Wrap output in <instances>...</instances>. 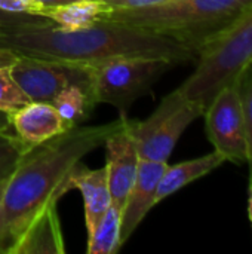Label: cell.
<instances>
[{"mask_svg": "<svg viewBox=\"0 0 252 254\" xmlns=\"http://www.w3.org/2000/svg\"><path fill=\"white\" fill-rule=\"evenodd\" d=\"M9 129L25 152L70 129L50 103L30 101L9 115Z\"/></svg>", "mask_w": 252, "mask_h": 254, "instance_id": "30bf717a", "label": "cell"}, {"mask_svg": "<svg viewBox=\"0 0 252 254\" xmlns=\"http://www.w3.org/2000/svg\"><path fill=\"white\" fill-rule=\"evenodd\" d=\"M224 162H226L224 156L217 150H214L196 159H189L175 165H166V170L157 186L156 202L159 204L160 201L174 195L184 186L208 176Z\"/></svg>", "mask_w": 252, "mask_h": 254, "instance_id": "5bb4252c", "label": "cell"}, {"mask_svg": "<svg viewBox=\"0 0 252 254\" xmlns=\"http://www.w3.org/2000/svg\"><path fill=\"white\" fill-rule=\"evenodd\" d=\"M0 48L16 55L91 67L132 57L162 58L178 65L196 61L198 57L169 36L105 18L77 30H62L56 25L0 30Z\"/></svg>", "mask_w": 252, "mask_h": 254, "instance_id": "6da1fadb", "label": "cell"}, {"mask_svg": "<svg viewBox=\"0 0 252 254\" xmlns=\"http://www.w3.org/2000/svg\"><path fill=\"white\" fill-rule=\"evenodd\" d=\"M65 253L56 202L48 204L25 228L9 254Z\"/></svg>", "mask_w": 252, "mask_h": 254, "instance_id": "4fadbf2b", "label": "cell"}, {"mask_svg": "<svg viewBox=\"0 0 252 254\" xmlns=\"http://www.w3.org/2000/svg\"><path fill=\"white\" fill-rule=\"evenodd\" d=\"M16 54L4 49V48H0V67H7L10 65L15 60H16Z\"/></svg>", "mask_w": 252, "mask_h": 254, "instance_id": "603a6c76", "label": "cell"}, {"mask_svg": "<svg viewBox=\"0 0 252 254\" xmlns=\"http://www.w3.org/2000/svg\"><path fill=\"white\" fill-rule=\"evenodd\" d=\"M251 61L252 9H250L198 52L195 71L178 88L189 100L206 107L214 95L233 83Z\"/></svg>", "mask_w": 252, "mask_h": 254, "instance_id": "277c9868", "label": "cell"}, {"mask_svg": "<svg viewBox=\"0 0 252 254\" xmlns=\"http://www.w3.org/2000/svg\"><path fill=\"white\" fill-rule=\"evenodd\" d=\"M0 30H3V28H0Z\"/></svg>", "mask_w": 252, "mask_h": 254, "instance_id": "83f0119b", "label": "cell"}, {"mask_svg": "<svg viewBox=\"0 0 252 254\" xmlns=\"http://www.w3.org/2000/svg\"><path fill=\"white\" fill-rule=\"evenodd\" d=\"M27 103L30 100L12 77L9 65L0 67V112L10 115Z\"/></svg>", "mask_w": 252, "mask_h": 254, "instance_id": "d6986e66", "label": "cell"}, {"mask_svg": "<svg viewBox=\"0 0 252 254\" xmlns=\"http://www.w3.org/2000/svg\"><path fill=\"white\" fill-rule=\"evenodd\" d=\"M235 83L238 88L241 110H242L244 124H245L247 143H248L247 165L250 168V183H252V61L239 73Z\"/></svg>", "mask_w": 252, "mask_h": 254, "instance_id": "ac0fdd59", "label": "cell"}, {"mask_svg": "<svg viewBox=\"0 0 252 254\" xmlns=\"http://www.w3.org/2000/svg\"><path fill=\"white\" fill-rule=\"evenodd\" d=\"M248 216L252 226V183H250V199H248Z\"/></svg>", "mask_w": 252, "mask_h": 254, "instance_id": "484cf974", "label": "cell"}, {"mask_svg": "<svg viewBox=\"0 0 252 254\" xmlns=\"http://www.w3.org/2000/svg\"><path fill=\"white\" fill-rule=\"evenodd\" d=\"M25 149L12 135L10 129L0 131V182L9 179L21 162Z\"/></svg>", "mask_w": 252, "mask_h": 254, "instance_id": "ffe728a7", "label": "cell"}, {"mask_svg": "<svg viewBox=\"0 0 252 254\" xmlns=\"http://www.w3.org/2000/svg\"><path fill=\"white\" fill-rule=\"evenodd\" d=\"M7 180H9V179H4V180L0 182V207H1V201H3V195H4V189H6Z\"/></svg>", "mask_w": 252, "mask_h": 254, "instance_id": "4316f807", "label": "cell"}, {"mask_svg": "<svg viewBox=\"0 0 252 254\" xmlns=\"http://www.w3.org/2000/svg\"><path fill=\"white\" fill-rule=\"evenodd\" d=\"M43 7L45 6L40 4L37 0H0V9L12 13L42 15Z\"/></svg>", "mask_w": 252, "mask_h": 254, "instance_id": "7402d4cb", "label": "cell"}, {"mask_svg": "<svg viewBox=\"0 0 252 254\" xmlns=\"http://www.w3.org/2000/svg\"><path fill=\"white\" fill-rule=\"evenodd\" d=\"M1 129H9V115L0 112V131Z\"/></svg>", "mask_w": 252, "mask_h": 254, "instance_id": "d4e9b609", "label": "cell"}, {"mask_svg": "<svg viewBox=\"0 0 252 254\" xmlns=\"http://www.w3.org/2000/svg\"><path fill=\"white\" fill-rule=\"evenodd\" d=\"M55 25L49 18L42 15H28V13H12L0 9V28L13 30L24 27H46Z\"/></svg>", "mask_w": 252, "mask_h": 254, "instance_id": "44dd1931", "label": "cell"}, {"mask_svg": "<svg viewBox=\"0 0 252 254\" xmlns=\"http://www.w3.org/2000/svg\"><path fill=\"white\" fill-rule=\"evenodd\" d=\"M40 4H43L45 7H50V6H59V4H65V3H71L76 0H37Z\"/></svg>", "mask_w": 252, "mask_h": 254, "instance_id": "cb8c5ba5", "label": "cell"}, {"mask_svg": "<svg viewBox=\"0 0 252 254\" xmlns=\"http://www.w3.org/2000/svg\"><path fill=\"white\" fill-rule=\"evenodd\" d=\"M9 70L30 101L52 103L70 85H79L92 92L95 67L18 55Z\"/></svg>", "mask_w": 252, "mask_h": 254, "instance_id": "52a82bcc", "label": "cell"}, {"mask_svg": "<svg viewBox=\"0 0 252 254\" xmlns=\"http://www.w3.org/2000/svg\"><path fill=\"white\" fill-rule=\"evenodd\" d=\"M168 162L140 159L135 182L122 208L120 243L122 246L132 237L149 211L157 204L156 192Z\"/></svg>", "mask_w": 252, "mask_h": 254, "instance_id": "8fae6325", "label": "cell"}, {"mask_svg": "<svg viewBox=\"0 0 252 254\" xmlns=\"http://www.w3.org/2000/svg\"><path fill=\"white\" fill-rule=\"evenodd\" d=\"M73 189H77L82 195L85 223L89 235L111 205L105 167L91 170L88 167H83L80 162L76 164L64 182V193Z\"/></svg>", "mask_w": 252, "mask_h": 254, "instance_id": "7c38bea8", "label": "cell"}, {"mask_svg": "<svg viewBox=\"0 0 252 254\" xmlns=\"http://www.w3.org/2000/svg\"><path fill=\"white\" fill-rule=\"evenodd\" d=\"M205 128L214 150L226 161L242 165L248 162V143L236 83L220 89L205 107Z\"/></svg>", "mask_w": 252, "mask_h": 254, "instance_id": "ba28073f", "label": "cell"}, {"mask_svg": "<svg viewBox=\"0 0 252 254\" xmlns=\"http://www.w3.org/2000/svg\"><path fill=\"white\" fill-rule=\"evenodd\" d=\"M205 107L189 100L180 88L162 98L144 121H131L129 127L141 159L168 162L174 147L192 122L203 116Z\"/></svg>", "mask_w": 252, "mask_h": 254, "instance_id": "5b68a950", "label": "cell"}, {"mask_svg": "<svg viewBox=\"0 0 252 254\" xmlns=\"http://www.w3.org/2000/svg\"><path fill=\"white\" fill-rule=\"evenodd\" d=\"M110 9L104 0H76L59 6L43 7L42 15L62 30H77L94 24Z\"/></svg>", "mask_w": 252, "mask_h": 254, "instance_id": "9a60e30c", "label": "cell"}, {"mask_svg": "<svg viewBox=\"0 0 252 254\" xmlns=\"http://www.w3.org/2000/svg\"><path fill=\"white\" fill-rule=\"evenodd\" d=\"M50 104L56 109L59 116L70 128L79 127L82 122H85L97 106L92 92L79 85H70L64 88Z\"/></svg>", "mask_w": 252, "mask_h": 254, "instance_id": "2e32d148", "label": "cell"}, {"mask_svg": "<svg viewBox=\"0 0 252 254\" xmlns=\"http://www.w3.org/2000/svg\"><path fill=\"white\" fill-rule=\"evenodd\" d=\"M104 167L108 176L111 204L122 210L128 198V193L135 182L138 164L141 159L126 115H120L117 127L108 134V137L104 141Z\"/></svg>", "mask_w": 252, "mask_h": 254, "instance_id": "9c48e42d", "label": "cell"}, {"mask_svg": "<svg viewBox=\"0 0 252 254\" xmlns=\"http://www.w3.org/2000/svg\"><path fill=\"white\" fill-rule=\"evenodd\" d=\"M252 9V0H168L154 6L110 9L102 18L169 36L198 52Z\"/></svg>", "mask_w": 252, "mask_h": 254, "instance_id": "3957f363", "label": "cell"}, {"mask_svg": "<svg viewBox=\"0 0 252 254\" xmlns=\"http://www.w3.org/2000/svg\"><path fill=\"white\" fill-rule=\"evenodd\" d=\"M122 210L110 205L97 228L88 235V254H114L122 247L120 243Z\"/></svg>", "mask_w": 252, "mask_h": 254, "instance_id": "e0dca14e", "label": "cell"}, {"mask_svg": "<svg viewBox=\"0 0 252 254\" xmlns=\"http://www.w3.org/2000/svg\"><path fill=\"white\" fill-rule=\"evenodd\" d=\"M119 119L104 125H79L24 153L7 180L0 207V254H9L30 222L64 193L70 171L104 144Z\"/></svg>", "mask_w": 252, "mask_h": 254, "instance_id": "7a4b0ae2", "label": "cell"}, {"mask_svg": "<svg viewBox=\"0 0 252 254\" xmlns=\"http://www.w3.org/2000/svg\"><path fill=\"white\" fill-rule=\"evenodd\" d=\"M175 64L162 58H117L94 70L92 95L97 104H110L126 115L128 109Z\"/></svg>", "mask_w": 252, "mask_h": 254, "instance_id": "8992f818", "label": "cell"}]
</instances>
